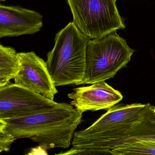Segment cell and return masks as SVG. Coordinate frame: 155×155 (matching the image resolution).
Wrapping results in <instances>:
<instances>
[{
    "label": "cell",
    "instance_id": "6da1fadb",
    "mask_svg": "<svg viewBox=\"0 0 155 155\" xmlns=\"http://www.w3.org/2000/svg\"><path fill=\"white\" fill-rule=\"evenodd\" d=\"M83 114L72 105L62 103L45 113L21 118L0 119V129L11 134L15 140L30 138L46 150L67 148L75 131L82 123Z\"/></svg>",
    "mask_w": 155,
    "mask_h": 155
},
{
    "label": "cell",
    "instance_id": "7a4b0ae2",
    "mask_svg": "<svg viewBox=\"0 0 155 155\" xmlns=\"http://www.w3.org/2000/svg\"><path fill=\"white\" fill-rule=\"evenodd\" d=\"M73 21L56 35L53 48L45 62L56 87L75 84L83 80L89 40Z\"/></svg>",
    "mask_w": 155,
    "mask_h": 155
},
{
    "label": "cell",
    "instance_id": "3957f363",
    "mask_svg": "<svg viewBox=\"0 0 155 155\" xmlns=\"http://www.w3.org/2000/svg\"><path fill=\"white\" fill-rule=\"evenodd\" d=\"M134 52L116 32L89 40L86 46L85 74L79 85L92 84L113 78L127 65Z\"/></svg>",
    "mask_w": 155,
    "mask_h": 155
},
{
    "label": "cell",
    "instance_id": "277c9868",
    "mask_svg": "<svg viewBox=\"0 0 155 155\" xmlns=\"http://www.w3.org/2000/svg\"><path fill=\"white\" fill-rule=\"evenodd\" d=\"M117 0H66L74 23L89 39L103 38L125 24L116 5Z\"/></svg>",
    "mask_w": 155,
    "mask_h": 155
},
{
    "label": "cell",
    "instance_id": "5b68a950",
    "mask_svg": "<svg viewBox=\"0 0 155 155\" xmlns=\"http://www.w3.org/2000/svg\"><path fill=\"white\" fill-rule=\"evenodd\" d=\"M155 142V106L146 104L140 118L132 124L86 137V147L113 150L139 142Z\"/></svg>",
    "mask_w": 155,
    "mask_h": 155
},
{
    "label": "cell",
    "instance_id": "8992f818",
    "mask_svg": "<svg viewBox=\"0 0 155 155\" xmlns=\"http://www.w3.org/2000/svg\"><path fill=\"white\" fill-rule=\"evenodd\" d=\"M60 104L11 82L0 87V119L21 118L45 113Z\"/></svg>",
    "mask_w": 155,
    "mask_h": 155
},
{
    "label": "cell",
    "instance_id": "52a82bcc",
    "mask_svg": "<svg viewBox=\"0 0 155 155\" xmlns=\"http://www.w3.org/2000/svg\"><path fill=\"white\" fill-rule=\"evenodd\" d=\"M19 70L15 84L38 93L53 101L58 93L46 62L34 52L18 53Z\"/></svg>",
    "mask_w": 155,
    "mask_h": 155
},
{
    "label": "cell",
    "instance_id": "ba28073f",
    "mask_svg": "<svg viewBox=\"0 0 155 155\" xmlns=\"http://www.w3.org/2000/svg\"><path fill=\"white\" fill-rule=\"evenodd\" d=\"M67 96L72 99L70 104L82 113L109 109L123 98V95L119 91L105 81L74 88Z\"/></svg>",
    "mask_w": 155,
    "mask_h": 155
},
{
    "label": "cell",
    "instance_id": "9c48e42d",
    "mask_svg": "<svg viewBox=\"0 0 155 155\" xmlns=\"http://www.w3.org/2000/svg\"><path fill=\"white\" fill-rule=\"evenodd\" d=\"M43 26V16L20 5H0V38L33 35Z\"/></svg>",
    "mask_w": 155,
    "mask_h": 155
},
{
    "label": "cell",
    "instance_id": "30bf717a",
    "mask_svg": "<svg viewBox=\"0 0 155 155\" xmlns=\"http://www.w3.org/2000/svg\"><path fill=\"white\" fill-rule=\"evenodd\" d=\"M146 104H134L114 106L88 128L75 134L88 135L113 130L135 123L140 118Z\"/></svg>",
    "mask_w": 155,
    "mask_h": 155
},
{
    "label": "cell",
    "instance_id": "8fae6325",
    "mask_svg": "<svg viewBox=\"0 0 155 155\" xmlns=\"http://www.w3.org/2000/svg\"><path fill=\"white\" fill-rule=\"evenodd\" d=\"M18 53L14 49L0 45V87L10 83L19 70Z\"/></svg>",
    "mask_w": 155,
    "mask_h": 155
},
{
    "label": "cell",
    "instance_id": "7c38bea8",
    "mask_svg": "<svg viewBox=\"0 0 155 155\" xmlns=\"http://www.w3.org/2000/svg\"><path fill=\"white\" fill-rule=\"evenodd\" d=\"M117 155H155V142H139L112 150Z\"/></svg>",
    "mask_w": 155,
    "mask_h": 155
},
{
    "label": "cell",
    "instance_id": "4fadbf2b",
    "mask_svg": "<svg viewBox=\"0 0 155 155\" xmlns=\"http://www.w3.org/2000/svg\"><path fill=\"white\" fill-rule=\"evenodd\" d=\"M55 155H117L112 150L93 148H76L72 149L65 152H62Z\"/></svg>",
    "mask_w": 155,
    "mask_h": 155
},
{
    "label": "cell",
    "instance_id": "5bb4252c",
    "mask_svg": "<svg viewBox=\"0 0 155 155\" xmlns=\"http://www.w3.org/2000/svg\"><path fill=\"white\" fill-rule=\"evenodd\" d=\"M15 139L12 135L4 130L0 129V153L8 152L11 145Z\"/></svg>",
    "mask_w": 155,
    "mask_h": 155
},
{
    "label": "cell",
    "instance_id": "9a60e30c",
    "mask_svg": "<svg viewBox=\"0 0 155 155\" xmlns=\"http://www.w3.org/2000/svg\"><path fill=\"white\" fill-rule=\"evenodd\" d=\"M28 154L29 155H48L46 150L40 146L32 148Z\"/></svg>",
    "mask_w": 155,
    "mask_h": 155
},
{
    "label": "cell",
    "instance_id": "2e32d148",
    "mask_svg": "<svg viewBox=\"0 0 155 155\" xmlns=\"http://www.w3.org/2000/svg\"><path fill=\"white\" fill-rule=\"evenodd\" d=\"M6 0H0V2H5V1H6Z\"/></svg>",
    "mask_w": 155,
    "mask_h": 155
},
{
    "label": "cell",
    "instance_id": "e0dca14e",
    "mask_svg": "<svg viewBox=\"0 0 155 155\" xmlns=\"http://www.w3.org/2000/svg\"><path fill=\"white\" fill-rule=\"evenodd\" d=\"M29 155V154L28 153V154H26V155Z\"/></svg>",
    "mask_w": 155,
    "mask_h": 155
}]
</instances>
